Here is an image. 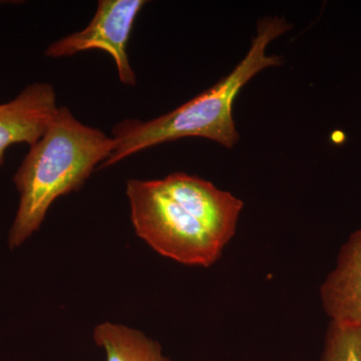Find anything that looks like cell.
<instances>
[{
	"mask_svg": "<svg viewBox=\"0 0 361 361\" xmlns=\"http://www.w3.org/2000/svg\"><path fill=\"white\" fill-rule=\"evenodd\" d=\"M320 298L332 322L361 327V228L342 246L336 268L320 287Z\"/></svg>",
	"mask_w": 361,
	"mask_h": 361,
	"instance_id": "cell-6",
	"label": "cell"
},
{
	"mask_svg": "<svg viewBox=\"0 0 361 361\" xmlns=\"http://www.w3.org/2000/svg\"><path fill=\"white\" fill-rule=\"evenodd\" d=\"M114 149L113 137L59 108L14 175L20 203L7 237L9 249L20 248L39 231L52 203L80 190Z\"/></svg>",
	"mask_w": 361,
	"mask_h": 361,
	"instance_id": "cell-3",
	"label": "cell"
},
{
	"mask_svg": "<svg viewBox=\"0 0 361 361\" xmlns=\"http://www.w3.org/2000/svg\"><path fill=\"white\" fill-rule=\"evenodd\" d=\"M146 4L145 0H99L87 27L52 42L45 56L66 58L90 49H101L115 61L121 82L135 87L137 78L130 63L128 47L135 20Z\"/></svg>",
	"mask_w": 361,
	"mask_h": 361,
	"instance_id": "cell-4",
	"label": "cell"
},
{
	"mask_svg": "<svg viewBox=\"0 0 361 361\" xmlns=\"http://www.w3.org/2000/svg\"><path fill=\"white\" fill-rule=\"evenodd\" d=\"M319 361H361V327L331 320Z\"/></svg>",
	"mask_w": 361,
	"mask_h": 361,
	"instance_id": "cell-8",
	"label": "cell"
},
{
	"mask_svg": "<svg viewBox=\"0 0 361 361\" xmlns=\"http://www.w3.org/2000/svg\"><path fill=\"white\" fill-rule=\"evenodd\" d=\"M54 87L45 82L28 85L11 101L0 104V167L9 147L35 144L58 111Z\"/></svg>",
	"mask_w": 361,
	"mask_h": 361,
	"instance_id": "cell-5",
	"label": "cell"
},
{
	"mask_svg": "<svg viewBox=\"0 0 361 361\" xmlns=\"http://www.w3.org/2000/svg\"><path fill=\"white\" fill-rule=\"evenodd\" d=\"M94 341L106 361H171L159 342L125 325L101 323L94 327Z\"/></svg>",
	"mask_w": 361,
	"mask_h": 361,
	"instance_id": "cell-7",
	"label": "cell"
},
{
	"mask_svg": "<svg viewBox=\"0 0 361 361\" xmlns=\"http://www.w3.org/2000/svg\"><path fill=\"white\" fill-rule=\"evenodd\" d=\"M130 220L137 236L176 262L210 267L234 237L243 202L186 173L129 180Z\"/></svg>",
	"mask_w": 361,
	"mask_h": 361,
	"instance_id": "cell-1",
	"label": "cell"
},
{
	"mask_svg": "<svg viewBox=\"0 0 361 361\" xmlns=\"http://www.w3.org/2000/svg\"><path fill=\"white\" fill-rule=\"evenodd\" d=\"M291 30V25L280 16H266L258 21L257 32L250 49L231 73L217 84L201 92L174 111L148 122L125 120L113 129L115 149L99 169L164 142L183 137H204L232 149L240 135L233 118V106L240 90L261 71L279 66L282 58L268 54L273 40Z\"/></svg>",
	"mask_w": 361,
	"mask_h": 361,
	"instance_id": "cell-2",
	"label": "cell"
}]
</instances>
